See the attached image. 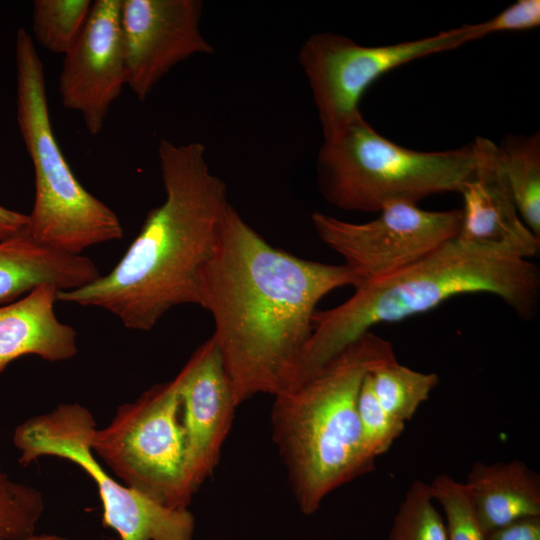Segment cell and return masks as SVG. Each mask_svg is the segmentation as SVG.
I'll list each match as a JSON object with an SVG mask.
<instances>
[{"instance_id":"5b68a950","label":"cell","mask_w":540,"mask_h":540,"mask_svg":"<svg viewBox=\"0 0 540 540\" xmlns=\"http://www.w3.org/2000/svg\"><path fill=\"white\" fill-rule=\"evenodd\" d=\"M17 122L34 169V203L26 230L37 242L69 254L118 240L117 214L79 182L53 132L43 63L32 37L16 35Z\"/></svg>"},{"instance_id":"7c38bea8","label":"cell","mask_w":540,"mask_h":540,"mask_svg":"<svg viewBox=\"0 0 540 540\" xmlns=\"http://www.w3.org/2000/svg\"><path fill=\"white\" fill-rule=\"evenodd\" d=\"M122 0H96L59 75L63 106L78 112L87 131H102L108 112L127 84L120 22Z\"/></svg>"},{"instance_id":"cb8c5ba5","label":"cell","mask_w":540,"mask_h":540,"mask_svg":"<svg viewBox=\"0 0 540 540\" xmlns=\"http://www.w3.org/2000/svg\"><path fill=\"white\" fill-rule=\"evenodd\" d=\"M429 485L434 501L443 508L448 540H485L463 483L441 474Z\"/></svg>"},{"instance_id":"ac0fdd59","label":"cell","mask_w":540,"mask_h":540,"mask_svg":"<svg viewBox=\"0 0 540 540\" xmlns=\"http://www.w3.org/2000/svg\"><path fill=\"white\" fill-rule=\"evenodd\" d=\"M497 151L519 215L540 238V133L509 134Z\"/></svg>"},{"instance_id":"83f0119b","label":"cell","mask_w":540,"mask_h":540,"mask_svg":"<svg viewBox=\"0 0 540 540\" xmlns=\"http://www.w3.org/2000/svg\"><path fill=\"white\" fill-rule=\"evenodd\" d=\"M10 540H68L62 536L52 534H32L22 538L10 539Z\"/></svg>"},{"instance_id":"4316f807","label":"cell","mask_w":540,"mask_h":540,"mask_svg":"<svg viewBox=\"0 0 540 540\" xmlns=\"http://www.w3.org/2000/svg\"><path fill=\"white\" fill-rule=\"evenodd\" d=\"M28 215L0 205V241L26 229Z\"/></svg>"},{"instance_id":"8fae6325","label":"cell","mask_w":540,"mask_h":540,"mask_svg":"<svg viewBox=\"0 0 540 540\" xmlns=\"http://www.w3.org/2000/svg\"><path fill=\"white\" fill-rule=\"evenodd\" d=\"M200 0H122L127 86L143 101L177 64L213 46L200 29Z\"/></svg>"},{"instance_id":"3957f363","label":"cell","mask_w":540,"mask_h":540,"mask_svg":"<svg viewBox=\"0 0 540 540\" xmlns=\"http://www.w3.org/2000/svg\"><path fill=\"white\" fill-rule=\"evenodd\" d=\"M474 293L498 296L521 318L529 319L540 296L538 267L509 248L456 237L390 276L357 286L340 305L317 310L291 388L310 379L373 326L400 321L451 297Z\"/></svg>"},{"instance_id":"ffe728a7","label":"cell","mask_w":540,"mask_h":540,"mask_svg":"<svg viewBox=\"0 0 540 540\" xmlns=\"http://www.w3.org/2000/svg\"><path fill=\"white\" fill-rule=\"evenodd\" d=\"M90 0H35L32 30L38 43L63 56L81 34L92 6Z\"/></svg>"},{"instance_id":"d6986e66","label":"cell","mask_w":540,"mask_h":540,"mask_svg":"<svg viewBox=\"0 0 540 540\" xmlns=\"http://www.w3.org/2000/svg\"><path fill=\"white\" fill-rule=\"evenodd\" d=\"M370 379L381 407L404 423L413 417L439 382L437 374L413 370L397 359L372 370Z\"/></svg>"},{"instance_id":"8992f818","label":"cell","mask_w":540,"mask_h":540,"mask_svg":"<svg viewBox=\"0 0 540 540\" xmlns=\"http://www.w3.org/2000/svg\"><path fill=\"white\" fill-rule=\"evenodd\" d=\"M477 166L473 143L423 152L402 147L356 117L339 135L324 140L316 163L317 182L331 205L379 212L395 202L417 204L447 192H461Z\"/></svg>"},{"instance_id":"7402d4cb","label":"cell","mask_w":540,"mask_h":540,"mask_svg":"<svg viewBox=\"0 0 540 540\" xmlns=\"http://www.w3.org/2000/svg\"><path fill=\"white\" fill-rule=\"evenodd\" d=\"M43 510L42 493L12 480L0 467V540L34 534Z\"/></svg>"},{"instance_id":"2e32d148","label":"cell","mask_w":540,"mask_h":540,"mask_svg":"<svg viewBox=\"0 0 540 540\" xmlns=\"http://www.w3.org/2000/svg\"><path fill=\"white\" fill-rule=\"evenodd\" d=\"M101 276L92 259L43 245L27 230L0 241V305L43 285L58 291L83 287Z\"/></svg>"},{"instance_id":"6da1fadb","label":"cell","mask_w":540,"mask_h":540,"mask_svg":"<svg viewBox=\"0 0 540 540\" xmlns=\"http://www.w3.org/2000/svg\"><path fill=\"white\" fill-rule=\"evenodd\" d=\"M359 285L344 265L297 257L272 246L231 205L214 252L200 273L199 306L212 316V338L237 405L290 389L320 300Z\"/></svg>"},{"instance_id":"44dd1931","label":"cell","mask_w":540,"mask_h":540,"mask_svg":"<svg viewBox=\"0 0 540 540\" xmlns=\"http://www.w3.org/2000/svg\"><path fill=\"white\" fill-rule=\"evenodd\" d=\"M388 540H448L428 483L415 480L411 484L394 517Z\"/></svg>"},{"instance_id":"277c9868","label":"cell","mask_w":540,"mask_h":540,"mask_svg":"<svg viewBox=\"0 0 540 540\" xmlns=\"http://www.w3.org/2000/svg\"><path fill=\"white\" fill-rule=\"evenodd\" d=\"M394 360L392 343L369 331L275 396L273 438L302 513L313 514L332 491L374 469L362 448L358 395L370 371Z\"/></svg>"},{"instance_id":"603a6c76","label":"cell","mask_w":540,"mask_h":540,"mask_svg":"<svg viewBox=\"0 0 540 540\" xmlns=\"http://www.w3.org/2000/svg\"><path fill=\"white\" fill-rule=\"evenodd\" d=\"M370 372L361 384L357 409L362 448L367 459L374 462L402 434L405 423L393 418L381 407L373 391Z\"/></svg>"},{"instance_id":"ba28073f","label":"cell","mask_w":540,"mask_h":540,"mask_svg":"<svg viewBox=\"0 0 540 540\" xmlns=\"http://www.w3.org/2000/svg\"><path fill=\"white\" fill-rule=\"evenodd\" d=\"M96 422L79 403H62L20 423L13 434L19 463L44 456L71 461L96 484L103 524L119 540H192L194 518L188 509L164 506L127 487L106 471L91 449Z\"/></svg>"},{"instance_id":"484cf974","label":"cell","mask_w":540,"mask_h":540,"mask_svg":"<svg viewBox=\"0 0 540 540\" xmlns=\"http://www.w3.org/2000/svg\"><path fill=\"white\" fill-rule=\"evenodd\" d=\"M485 540H540V516L528 517L485 534Z\"/></svg>"},{"instance_id":"d4e9b609","label":"cell","mask_w":540,"mask_h":540,"mask_svg":"<svg viewBox=\"0 0 540 540\" xmlns=\"http://www.w3.org/2000/svg\"><path fill=\"white\" fill-rule=\"evenodd\" d=\"M540 25V1L518 0L495 17L474 24L478 39L501 31L526 30Z\"/></svg>"},{"instance_id":"9c48e42d","label":"cell","mask_w":540,"mask_h":540,"mask_svg":"<svg viewBox=\"0 0 540 540\" xmlns=\"http://www.w3.org/2000/svg\"><path fill=\"white\" fill-rule=\"evenodd\" d=\"M476 39L473 24L381 46H363L328 32L311 35L302 44L298 60L308 79L324 140L339 135L361 114L359 103L364 92L386 72Z\"/></svg>"},{"instance_id":"30bf717a","label":"cell","mask_w":540,"mask_h":540,"mask_svg":"<svg viewBox=\"0 0 540 540\" xmlns=\"http://www.w3.org/2000/svg\"><path fill=\"white\" fill-rule=\"evenodd\" d=\"M311 220L320 240L343 258L361 285L390 276L458 237L462 212L395 202L365 223L322 212H314Z\"/></svg>"},{"instance_id":"5bb4252c","label":"cell","mask_w":540,"mask_h":540,"mask_svg":"<svg viewBox=\"0 0 540 540\" xmlns=\"http://www.w3.org/2000/svg\"><path fill=\"white\" fill-rule=\"evenodd\" d=\"M476 171L460 194L463 197L461 228L464 242L509 248L522 257L536 256L538 238L523 222L502 170L497 145L477 137Z\"/></svg>"},{"instance_id":"4fadbf2b","label":"cell","mask_w":540,"mask_h":540,"mask_svg":"<svg viewBox=\"0 0 540 540\" xmlns=\"http://www.w3.org/2000/svg\"><path fill=\"white\" fill-rule=\"evenodd\" d=\"M185 432V480L194 494L216 467L238 407L212 337L202 343L175 376Z\"/></svg>"},{"instance_id":"9a60e30c","label":"cell","mask_w":540,"mask_h":540,"mask_svg":"<svg viewBox=\"0 0 540 540\" xmlns=\"http://www.w3.org/2000/svg\"><path fill=\"white\" fill-rule=\"evenodd\" d=\"M58 292L52 285H43L0 305V372L25 355L59 362L77 354L75 329L55 313Z\"/></svg>"},{"instance_id":"7a4b0ae2","label":"cell","mask_w":540,"mask_h":540,"mask_svg":"<svg viewBox=\"0 0 540 540\" xmlns=\"http://www.w3.org/2000/svg\"><path fill=\"white\" fill-rule=\"evenodd\" d=\"M158 160L164 201L151 209L135 239L106 275L57 300L109 311L129 329L148 331L173 307L199 305L200 273L212 256L224 213L226 185L199 142L162 139Z\"/></svg>"},{"instance_id":"52a82bcc","label":"cell","mask_w":540,"mask_h":540,"mask_svg":"<svg viewBox=\"0 0 540 540\" xmlns=\"http://www.w3.org/2000/svg\"><path fill=\"white\" fill-rule=\"evenodd\" d=\"M90 445L127 487L164 506L187 509L193 494L185 480L186 441L176 377L119 406L106 427L94 430Z\"/></svg>"},{"instance_id":"e0dca14e","label":"cell","mask_w":540,"mask_h":540,"mask_svg":"<svg viewBox=\"0 0 540 540\" xmlns=\"http://www.w3.org/2000/svg\"><path fill=\"white\" fill-rule=\"evenodd\" d=\"M463 484L484 534L540 516V476L522 461L475 462Z\"/></svg>"}]
</instances>
